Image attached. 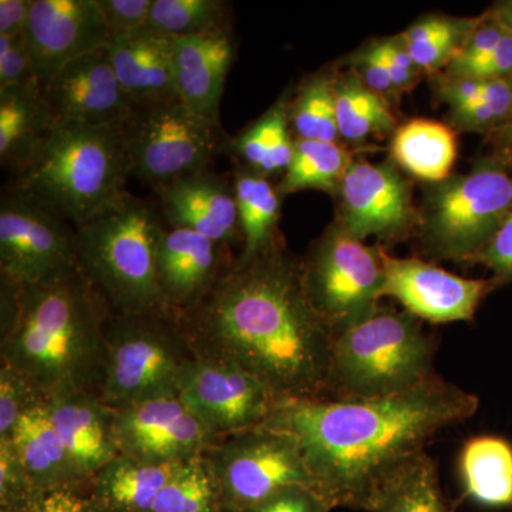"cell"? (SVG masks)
Returning <instances> with one entry per match:
<instances>
[{"label": "cell", "instance_id": "1", "mask_svg": "<svg viewBox=\"0 0 512 512\" xmlns=\"http://www.w3.org/2000/svg\"><path fill=\"white\" fill-rule=\"evenodd\" d=\"M177 316L198 356L241 366L276 402L328 396L333 329L309 301L302 261L281 241L232 259L211 292Z\"/></svg>", "mask_w": 512, "mask_h": 512}, {"label": "cell", "instance_id": "2", "mask_svg": "<svg viewBox=\"0 0 512 512\" xmlns=\"http://www.w3.org/2000/svg\"><path fill=\"white\" fill-rule=\"evenodd\" d=\"M478 409L474 394L441 377L377 399L281 400L264 426L301 447L316 493L332 508L370 512L382 485L447 427Z\"/></svg>", "mask_w": 512, "mask_h": 512}, {"label": "cell", "instance_id": "3", "mask_svg": "<svg viewBox=\"0 0 512 512\" xmlns=\"http://www.w3.org/2000/svg\"><path fill=\"white\" fill-rule=\"evenodd\" d=\"M110 313L79 268L42 285L3 278L0 362L22 373L47 400L77 392L100 397Z\"/></svg>", "mask_w": 512, "mask_h": 512}, {"label": "cell", "instance_id": "4", "mask_svg": "<svg viewBox=\"0 0 512 512\" xmlns=\"http://www.w3.org/2000/svg\"><path fill=\"white\" fill-rule=\"evenodd\" d=\"M165 228L154 205L128 192L74 227L77 265L111 312L165 311L157 282V251Z\"/></svg>", "mask_w": 512, "mask_h": 512}, {"label": "cell", "instance_id": "5", "mask_svg": "<svg viewBox=\"0 0 512 512\" xmlns=\"http://www.w3.org/2000/svg\"><path fill=\"white\" fill-rule=\"evenodd\" d=\"M120 126L56 123L10 185L46 201L74 227L83 225L127 194L131 171Z\"/></svg>", "mask_w": 512, "mask_h": 512}, {"label": "cell", "instance_id": "6", "mask_svg": "<svg viewBox=\"0 0 512 512\" xmlns=\"http://www.w3.org/2000/svg\"><path fill=\"white\" fill-rule=\"evenodd\" d=\"M434 353L420 319L377 305L333 332L326 397L377 399L410 392L439 377Z\"/></svg>", "mask_w": 512, "mask_h": 512}, {"label": "cell", "instance_id": "7", "mask_svg": "<svg viewBox=\"0 0 512 512\" xmlns=\"http://www.w3.org/2000/svg\"><path fill=\"white\" fill-rule=\"evenodd\" d=\"M106 372L100 399L111 409L178 392L197 357L174 313H113L104 325Z\"/></svg>", "mask_w": 512, "mask_h": 512}, {"label": "cell", "instance_id": "8", "mask_svg": "<svg viewBox=\"0 0 512 512\" xmlns=\"http://www.w3.org/2000/svg\"><path fill=\"white\" fill-rule=\"evenodd\" d=\"M511 212L512 175L500 161H480L431 190L420 215L424 247L440 259L474 261Z\"/></svg>", "mask_w": 512, "mask_h": 512}, {"label": "cell", "instance_id": "9", "mask_svg": "<svg viewBox=\"0 0 512 512\" xmlns=\"http://www.w3.org/2000/svg\"><path fill=\"white\" fill-rule=\"evenodd\" d=\"M120 127L131 177L153 190L208 170L224 146L220 123L194 113L181 100L137 107Z\"/></svg>", "mask_w": 512, "mask_h": 512}, {"label": "cell", "instance_id": "10", "mask_svg": "<svg viewBox=\"0 0 512 512\" xmlns=\"http://www.w3.org/2000/svg\"><path fill=\"white\" fill-rule=\"evenodd\" d=\"M204 456L227 512H249L295 485L315 490L301 447L285 431L261 426L220 437Z\"/></svg>", "mask_w": 512, "mask_h": 512}, {"label": "cell", "instance_id": "11", "mask_svg": "<svg viewBox=\"0 0 512 512\" xmlns=\"http://www.w3.org/2000/svg\"><path fill=\"white\" fill-rule=\"evenodd\" d=\"M302 276L309 301L336 332L379 305L384 252L336 222L312 245L302 261Z\"/></svg>", "mask_w": 512, "mask_h": 512}, {"label": "cell", "instance_id": "12", "mask_svg": "<svg viewBox=\"0 0 512 512\" xmlns=\"http://www.w3.org/2000/svg\"><path fill=\"white\" fill-rule=\"evenodd\" d=\"M77 268L72 222L32 192L5 187L0 198V272L22 285H42Z\"/></svg>", "mask_w": 512, "mask_h": 512}, {"label": "cell", "instance_id": "13", "mask_svg": "<svg viewBox=\"0 0 512 512\" xmlns=\"http://www.w3.org/2000/svg\"><path fill=\"white\" fill-rule=\"evenodd\" d=\"M177 394L217 437L264 426L276 403L265 384L241 366L198 355L185 367Z\"/></svg>", "mask_w": 512, "mask_h": 512}, {"label": "cell", "instance_id": "14", "mask_svg": "<svg viewBox=\"0 0 512 512\" xmlns=\"http://www.w3.org/2000/svg\"><path fill=\"white\" fill-rule=\"evenodd\" d=\"M114 410L120 454L146 463H184L202 456L220 439L185 406L177 393Z\"/></svg>", "mask_w": 512, "mask_h": 512}, {"label": "cell", "instance_id": "15", "mask_svg": "<svg viewBox=\"0 0 512 512\" xmlns=\"http://www.w3.org/2000/svg\"><path fill=\"white\" fill-rule=\"evenodd\" d=\"M338 192L339 224L362 241H394L420 224L410 185L392 164L353 161Z\"/></svg>", "mask_w": 512, "mask_h": 512}, {"label": "cell", "instance_id": "16", "mask_svg": "<svg viewBox=\"0 0 512 512\" xmlns=\"http://www.w3.org/2000/svg\"><path fill=\"white\" fill-rule=\"evenodd\" d=\"M25 40L42 84L77 57L106 46L110 35L96 0H33Z\"/></svg>", "mask_w": 512, "mask_h": 512}, {"label": "cell", "instance_id": "17", "mask_svg": "<svg viewBox=\"0 0 512 512\" xmlns=\"http://www.w3.org/2000/svg\"><path fill=\"white\" fill-rule=\"evenodd\" d=\"M490 289L483 279L463 278L420 259L384 254L382 298L394 299L420 320L467 322Z\"/></svg>", "mask_w": 512, "mask_h": 512}, {"label": "cell", "instance_id": "18", "mask_svg": "<svg viewBox=\"0 0 512 512\" xmlns=\"http://www.w3.org/2000/svg\"><path fill=\"white\" fill-rule=\"evenodd\" d=\"M40 87L56 123L120 126L134 110L106 46L67 63Z\"/></svg>", "mask_w": 512, "mask_h": 512}, {"label": "cell", "instance_id": "19", "mask_svg": "<svg viewBox=\"0 0 512 512\" xmlns=\"http://www.w3.org/2000/svg\"><path fill=\"white\" fill-rule=\"evenodd\" d=\"M232 259L228 245L188 229L165 228L157 251V282L165 311L183 315L194 309Z\"/></svg>", "mask_w": 512, "mask_h": 512}, {"label": "cell", "instance_id": "20", "mask_svg": "<svg viewBox=\"0 0 512 512\" xmlns=\"http://www.w3.org/2000/svg\"><path fill=\"white\" fill-rule=\"evenodd\" d=\"M165 227L188 229L218 244L241 237L234 185L211 168L156 188Z\"/></svg>", "mask_w": 512, "mask_h": 512}, {"label": "cell", "instance_id": "21", "mask_svg": "<svg viewBox=\"0 0 512 512\" xmlns=\"http://www.w3.org/2000/svg\"><path fill=\"white\" fill-rule=\"evenodd\" d=\"M235 60L231 29L173 39L178 99L205 119L220 123L225 82Z\"/></svg>", "mask_w": 512, "mask_h": 512}, {"label": "cell", "instance_id": "22", "mask_svg": "<svg viewBox=\"0 0 512 512\" xmlns=\"http://www.w3.org/2000/svg\"><path fill=\"white\" fill-rule=\"evenodd\" d=\"M106 50L134 109L180 100L174 82L173 37L144 26L128 35L111 37Z\"/></svg>", "mask_w": 512, "mask_h": 512}, {"label": "cell", "instance_id": "23", "mask_svg": "<svg viewBox=\"0 0 512 512\" xmlns=\"http://www.w3.org/2000/svg\"><path fill=\"white\" fill-rule=\"evenodd\" d=\"M46 407L64 446L90 481L120 456L116 410L96 394H62L47 400Z\"/></svg>", "mask_w": 512, "mask_h": 512}, {"label": "cell", "instance_id": "24", "mask_svg": "<svg viewBox=\"0 0 512 512\" xmlns=\"http://www.w3.org/2000/svg\"><path fill=\"white\" fill-rule=\"evenodd\" d=\"M56 126L39 82L0 89V165L18 177Z\"/></svg>", "mask_w": 512, "mask_h": 512}, {"label": "cell", "instance_id": "25", "mask_svg": "<svg viewBox=\"0 0 512 512\" xmlns=\"http://www.w3.org/2000/svg\"><path fill=\"white\" fill-rule=\"evenodd\" d=\"M46 403L22 417L12 440L26 473L36 490L90 488L89 480L50 421Z\"/></svg>", "mask_w": 512, "mask_h": 512}, {"label": "cell", "instance_id": "26", "mask_svg": "<svg viewBox=\"0 0 512 512\" xmlns=\"http://www.w3.org/2000/svg\"><path fill=\"white\" fill-rule=\"evenodd\" d=\"M181 464L146 463L120 454L93 477L90 497L99 512H150Z\"/></svg>", "mask_w": 512, "mask_h": 512}, {"label": "cell", "instance_id": "27", "mask_svg": "<svg viewBox=\"0 0 512 512\" xmlns=\"http://www.w3.org/2000/svg\"><path fill=\"white\" fill-rule=\"evenodd\" d=\"M392 157L413 177L440 184L450 178L456 163V136L440 121L410 120L394 131Z\"/></svg>", "mask_w": 512, "mask_h": 512}, {"label": "cell", "instance_id": "28", "mask_svg": "<svg viewBox=\"0 0 512 512\" xmlns=\"http://www.w3.org/2000/svg\"><path fill=\"white\" fill-rule=\"evenodd\" d=\"M461 484L470 500L487 508L512 507V446L494 436L474 437L460 454Z\"/></svg>", "mask_w": 512, "mask_h": 512}, {"label": "cell", "instance_id": "29", "mask_svg": "<svg viewBox=\"0 0 512 512\" xmlns=\"http://www.w3.org/2000/svg\"><path fill=\"white\" fill-rule=\"evenodd\" d=\"M239 231L242 245L239 259H251L268 251L279 241L278 221L281 198L265 175L251 168H239L234 180Z\"/></svg>", "mask_w": 512, "mask_h": 512}, {"label": "cell", "instance_id": "30", "mask_svg": "<svg viewBox=\"0 0 512 512\" xmlns=\"http://www.w3.org/2000/svg\"><path fill=\"white\" fill-rule=\"evenodd\" d=\"M291 104L276 101L264 116L229 143L232 153L241 158L245 167L265 175L285 173L291 164L295 140L291 134Z\"/></svg>", "mask_w": 512, "mask_h": 512}, {"label": "cell", "instance_id": "31", "mask_svg": "<svg viewBox=\"0 0 512 512\" xmlns=\"http://www.w3.org/2000/svg\"><path fill=\"white\" fill-rule=\"evenodd\" d=\"M370 512H454L426 451L403 464L380 488Z\"/></svg>", "mask_w": 512, "mask_h": 512}, {"label": "cell", "instance_id": "32", "mask_svg": "<svg viewBox=\"0 0 512 512\" xmlns=\"http://www.w3.org/2000/svg\"><path fill=\"white\" fill-rule=\"evenodd\" d=\"M352 164V156L342 144L296 138L291 164L278 191L281 194L305 190L338 192Z\"/></svg>", "mask_w": 512, "mask_h": 512}, {"label": "cell", "instance_id": "33", "mask_svg": "<svg viewBox=\"0 0 512 512\" xmlns=\"http://www.w3.org/2000/svg\"><path fill=\"white\" fill-rule=\"evenodd\" d=\"M335 101L342 140L363 141L376 134L389 133L396 124L389 103L367 89L353 72L336 77Z\"/></svg>", "mask_w": 512, "mask_h": 512}, {"label": "cell", "instance_id": "34", "mask_svg": "<svg viewBox=\"0 0 512 512\" xmlns=\"http://www.w3.org/2000/svg\"><path fill=\"white\" fill-rule=\"evenodd\" d=\"M476 22L477 18L429 16L414 23L400 36L421 72L436 73L446 69L456 57Z\"/></svg>", "mask_w": 512, "mask_h": 512}, {"label": "cell", "instance_id": "35", "mask_svg": "<svg viewBox=\"0 0 512 512\" xmlns=\"http://www.w3.org/2000/svg\"><path fill=\"white\" fill-rule=\"evenodd\" d=\"M150 512H227L204 454L184 461L175 470Z\"/></svg>", "mask_w": 512, "mask_h": 512}, {"label": "cell", "instance_id": "36", "mask_svg": "<svg viewBox=\"0 0 512 512\" xmlns=\"http://www.w3.org/2000/svg\"><path fill=\"white\" fill-rule=\"evenodd\" d=\"M147 26L175 39L231 29V15L222 0H154Z\"/></svg>", "mask_w": 512, "mask_h": 512}, {"label": "cell", "instance_id": "37", "mask_svg": "<svg viewBox=\"0 0 512 512\" xmlns=\"http://www.w3.org/2000/svg\"><path fill=\"white\" fill-rule=\"evenodd\" d=\"M289 117L296 136L301 140L338 143L335 77L319 74L303 84L292 101Z\"/></svg>", "mask_w": 512, "mask_h": 512}, {"label": "cell", "instance_id": "38", "mask_svg": "<svg viewBox=\"0 0 512 512\" xmlns=\"http://www.w3.org/2000/svg\"><path fill=\"white\" fill-rule=\"evenodd\" d=\"M45 402L46 397L22 373L0 362V440L12 439L22 417Z\"/></svg>", "mask_w": 512, "mask_h": 512}, {"label": "cell", "instance_id": "39", "mask_svg": "<svg viewBox=\"0 0 512 512\" xmlns=\"http://www.w3.org/2000/svg\"><path fill=\"white\" fill-rule=\"evenodd\" d=\"M505 26L493 12L477 18L476 25L468 33L463 46L458 50L456 57L448 63L444 73L446 76H460L474 64L483 62L485 57L491 55L503 39Z\"/></svg>", "mask_w": 512, "mask_h": 512}, {"label": "cell", "instance_id": "40", "mask_svg": "<svg viewBox=\"0 0 512 512\" xmlns=\"http://www.w3.org/2000/svg\"><path fill=\"white\" fill-rule=\"evenodd\" d=\"M12 440H0V512L12 510L35 493Z\"/></svg>", "mask_w": 512, "mask_h": 512}, {"label": "cell", "instance_id": "41", "mask_svg": "<svg viewBox=\"0 0 512 512\" xmlns=\"http://www.w3.org/2000/svg\"><path fill=\"white\" fill-rule=\"evenodd\" d=\"M90 488H52L36 490L28 500L5 512H99Z\"/></svg>", "mask_w": 512, "mask_h": 512}, {"label": "cell", "instance_id": "42", "mask_svg": "<svg viewBox=\"0 0 512 512\" xmlns=\"http://www.w3.org/2000/svg\"><path fill=\"white\" fill-rule=\"evenodd\" d=\"M111 37L147 26L154 0H96Z\"/></svg>", "mask_w": 512, "mask_h": 512}, {"label": "cell", "instance_id": "43", "mask_svg": "<svg viewBox=\"0 0 512 512\" xmlns=\"http://www.w3.org/2000/svg\"><path fill=\"white\" fill-rule=\"evenodd\" d=\"M39 82L33 72L25 35L0 36V89Z\"/></svg>", "mask_w": 512, "mask_h": 512}, {"label": "cell", "instance_id": "44", "mask_svg": "<svg viewBox=\"0 0 512 512\" xmlns=\"http://www.w3.org/2000/svg\"><path fill=\"white\" fill-rule=\"evenodd\" d=\"M384 64H386L387 72L390 74L394 89L397 94L409 92L416 86L420 74L423 73L414 62L406 43L403 42L402 36L389 37L382 42L376 43Z\"/></svg>", "mask_w": 512, "mask_h": 512}, {"label": "cell", "instance_id": "45", "mask_svg": "<svg viewBox=\"0 0 512 512\" xmlns=\"http://www.w3.org/2000/svg\"><path fill=\"white\" fill-rule=\"evenodd\" d=\"M350 64H352V72L362 80L367 89L372 90L387 103L399 97L376 43L367 46L366 49H362L355 56H352Z\"/></svg>", "mask_w": 512, "mask_h": 512}, {"label": "cell", "instance_id": "46", "mask_svg": "<svg viewBox=\"0 0 512 512\" xmlns=\"http://www.w3.org/2000/svg\"><path fill=\"white\" fill-rule=\"evenodd\" d=\"M328 501L313 488L295 487L279 491L249 512H330Z\"/></svg>", "mask_w": 512, "mask_h": 512}, {"label": "cell", "instance_id": "47", "mask_svg": "<svg viewBox=\"0 0 512 512\" xmlns=\"http://www.w3.org/2000/svg\"><path fill=\"white\" fill-rule=\"evenodd\" d=\"M476 261L483 262L500 281L512 282V212Z\"/></svg>", "mask_w": 512, "mask_h": 512}, {"label": "cell", "instance_id": "48", "mask_svg": "<svg viewBox=\"0 0 512 512\" xmlns=\"http://www.w3.org/2000/svg\"><path fill=\"white\" fill-rule=\"evenodd\" d=\"M434 90L437 99L446 103L450 111L457 110L481 100L483 80L440 74L434 82Z\"/></svg>", "mask_w": 512, "mask_h": 512}, {"label": "cell", "instance_id": "49", "mask_svg": "<svg viewBox=\"0 0 512 512\" xmlns=\"http://www.w3.org/2000/svg\"><path fill=\"white\" fill-rule=\"evenodd\" d=\"M477 80H504L512 79V33L505 32L497 49L483 62L474 64L460 76Z\"/></svg>", "mask_w": 512, "mask_h": 512}, {"label": "cell", "instance_id": "50", "mask_svg": "<svg viewBox=\"0 0 512 512\" xmlns=\"http://www.w3.org/2000/svg\"><path fill=\"white\" fill-rule=\"evenodd\" d=\"M33 0H0V36L25 35Z\"/></svg>", "mask_w": 512, "mask_h": 512}, {"label": "cell", "instance_id": "51", "mask_svg": "<svg viewBox=\"0 0 512 512\" xmlns=\"http://www.w3.org/2000/svg\"><path fill=\"white\" fill-rule=\"evenodd\" d=\"M494 136L501 150H503L508 157H512V114L510 120H508L503 127L495 131Z\"/></svg>", "mask_w": 512, "mask_h": 512}, {"label": "cell", "instance_id": "52", "mask_svg": "<svg viewBox=\"0 0 512 512\" xmlns=\"http://www.w3.org/2000/svg\"><path fill=\"white\" fill-rule=\"evenodd\" d=\"M491 12L500 19L505 29L512 33V0H510V2L500 3V5L495 6Z\"/></svg>", "mask_w": 512, "mask_h": 512}]
</instances>
